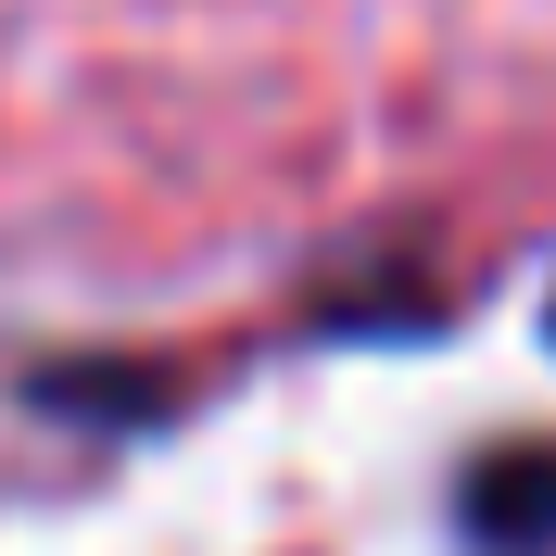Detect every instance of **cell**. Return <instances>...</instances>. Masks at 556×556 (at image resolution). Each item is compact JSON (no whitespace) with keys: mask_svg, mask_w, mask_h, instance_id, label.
I'll return each mask as SVG.
<instances>
[{"mask_svg":"<svg viewBox=\"0 0 556 556\" xmlns=\"http://www.w3.org/2000/svg\"><path fill=\"white\" fill-rule=\"evenodd\" d=\"M468 556H556V443H493L455 481Z\"/></svg>","mask_w":556,"mask_h":556,"instance_id":"6da1fadb","label":"cell"},{"mask_svg":"<svg viewBox=\"0 0 556 556\" xmlns=\"http://www.w3.org/2000/svg\"><path fill=\"white\" fill-rule=\"evenodd\" d=\"M544 342H556V304H544Z\"/></svg>","mask_w":556,"mask_h":556,"instance_id":"7a4b0ae2","label":"cell"}]
</instances>
